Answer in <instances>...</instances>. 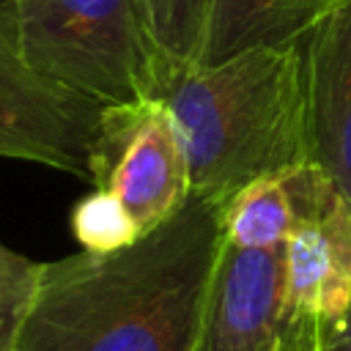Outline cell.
<instances>
[{
    "label": "cell",
    "mask_w": 351,
    "mask_h": 351,
    "mask_svg": "<svg viewBox=\"0 0 351 351\" xmlns=\"http://www.w3.org/2000/svg\"><path fill=\"white\" fill-rule=\"evenodd\" d=\"M222 208L192 192L126 250L41 263L14 351H195Z\"/></svg>",
    "instance_id": "cell-1"
},
{
    "label": "cell",
    "mask_w": 351,
    "mask_h": 351,
    "mask_svg": "<svg viewBox=\"0 0 351 351\" xmlns=\"http://www.w3.org/2000/svg\"><path fill=\"white\" fill-rule=\"evenodd\" d=\"M154 99L178 126L195 195L228 203L241 186L310 162L302 41L184 69Z\"/></svg>",
    "instance_id": "cell-2"
},
{
    "label": "cell",
    "mask_w": 351,
    "mask_h": 351,
    "mask_svg": "<svg viewBox=\"0 0 351 351\" xmlns=\"http://www.w3.org/2000/svg\"><path fill=\"white\" fill-rule=\"evenodd\" d=\"M22 58L107 107L154 99L159 60L140 0H3Z\"/></svg>",
    "instance_id": "cell-3"
},
{
    "label": "cell",
    "mask_w": 351,
    "mask_h": 351,
    "mask_svg": "<svg viewBox=\"0 0 351 351\" xmlns=\"http://www.w3.org/2000/svg\"><path fill=\"white\" fill-rule=\"evenodd\" d=\"M280 178L293 211L282 329L335 332L351 304V200L315 162Z\"/></svg>",
    "instance_id": "cell-4"
},
{
    "label": "cell",
    "mask_w": 351,
    "mask_h": 351,
    "mask_svg": "<svg viewBox=\"0 0 351 351\" xmlns=\"http://www.w3.org/2000/svg\"><path fill=\"white\" fill-rule=\"evenodd\" d=\"M104 107L44 74L19 52L0 0V156L93 181V151Z\"/></svg>",
    "instance_id": "cell-5"
},
{
    "label": "cell",
    "mask_w": 351,
    "mask_h": 351,
    "mask_svg": "<svg viewBox=\"0 0 351 351\" xmlns=\"http://www.w3.org/2000/svg\"><path fill=\"white\" fill-rule=\"evenodd\" d=\"M90 186L112 192L148 233L192 195L178 126L159 99L104 107Z\"/></svg>",
    "instance_id": "cell-6"
},
{
    "label": "cell",
    "mask_w": 351,
    "mask_h": 351,
    "mask_svg": "<svg viewBox=\"0 0 351 351\" xmlns=\"http://www.w3.org/2000/svg\"><path fill=\"white\" fill-rule=\"evenodd\" d=\"M282 326L285 250H250L222 239L195 351H277Z\"/></svg>",
    "instance_id": "cell-7"
},
{
    "label": "cell",
    "mask_w": 351,
    "mask_h": 351,
    "mask_svg": "<svg viewBox=\"0 0 351 351\" xmlns=\"http://www.w3.org/2000/svg\"><path fill=\"white\" fill-rule=\"evenodd\" d=\"M302 44L310 162L351 200V0H337Z\"/></svg>",
    "instance_id": "cell-8"
},
{
    "label": "cell",
    "mask_w": 351,
    "mask_h": 351,
    "mask_svg": "<svg viewBox=\"0 0 351 351\" xmlns=\"http://www.w3.org/2000/svg\"><path fill=\"white\" fill-rule=\"evenodd\" d=\"M337 0H211L200 66H214L252 47L304 41Z\"/></svg>",
    "instance_id": "cell-9"
},
{
    "label": "cell",
    "mask_w": 351,
    "mask_h": 351,
    "mask_svg": "<svg viewBox=\"0 0 351 351\" xmlns=\"http://www.w3.org/2000/svg\"><path fill=\"white\" fill-rule=\"evenodd\" d=\"M293 211L282 178L241 186L222 208V239L250 250H285Z\"/></svg>",
    "instance_id": "cell-10"
},
{
    "label": "cell",
    "mask_w": 351,
    "mask_h": 351,
    "mask_svg": "<svg viewBox=\"0 0 351 351\" xmlns=\"http://www.w3.org/2000/svg\"><path fill=\"white\" fill-rule=\"evenodd\" d=\"M208 8L211 0H140L143 22L159 60V85L184 69L200 66Z\"/></svg>",
    "instance_id": "cell-11"
},
{
    "label": "cell",
    "mask_w": 351,
    "mask_h": 351,
    "mask_svg": "<svg viewBox=\"0 0 351 351\" xmlns=\"http://www.w3.org/2000/svg\"><path fill=\"white\" fill-rule=\"evenodd\" d=\"M71 233L85 252H118L145 236L132 211L107 189L93 186L71 208Z\"/></svg>",
    "instance_id": "cell-12"
},
{
    "label": "cell",
    "mask_w": 351,
    "mask_h": 351,
    "mask_svg": "<svg viewBox=\"0 0 351 351\" xmlns=\"http://www.w3.org/2000/svg\"><path fill=\"white\" fill-rule=\"evenodd\" d=\"M38 269V261H30L0 241V351L16 348L19 329L36 291Z\"/></svg>",
    "instance_id": "cell-13"
},
{
    "label": "cell",
    "mask_w": 351,
    "mask_h": 351,
    "mask_svg": "<svg viewBox=\"0 0 351 351\" xmlns=\"http://www.w3.org/2000/svg\"><path fill=\"white\" fill-rule=\"evenodd\" d=\"M324 335H302V332H282L277 351H321Z\"/></svg>",
    "instance_id": "cell-14"
},
{
    "label": "cell",
    "mask_w": 351,
    "mask_h": 351,
    "mask_svg": "<svg viewBox=\"0 0 351 351\" xmlns=\"http://www.w3.org/2000/svg\"><path fill=\"white\" fill-rule=\"evenodd\" d=\"M321 351H351V343H348L337 329H335V332H324Z\"/></svg>",
    "instance_id": "cell-15"
},
{
    "label": "cell",
    "mask_w": 351,
    "mask_h": 351,
    "mask_svg": "<svg viewBox=\"0 0 351 351\" xmlns=\"http://www.w3.org/2000/svg\"><path fill=\"white\" fill-rule=\"evenodd\" d=\"M348 343H351V304H348V313H346V318H343V324H340V329H337Z\"/></svg>",
    "instance_id": "cell-16"
}]
</instances>
